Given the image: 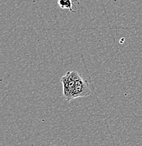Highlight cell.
Here are the masks:
<instances>
[{"label": "cell", "mask_w": 142, "mask_h": 146, "mask_svg": "<svg viewBox=\"0 0 142 146\" xmlns=\"http://www.w3.org/2000/svg\"><path fill=\"white\" fill-rule=\"evenodd\" d=\"M63 86V95L67 101L79 97L91 95L88 82L82 78L76 71H69L61 78Z\"/></svg>", "instance_id": "cell-1"}, {"label": "cell", "mask_w": 142, "mask_h": 146, "mask_svg": "<svg viewBox=\"0 0 142 146\" xmlns=\"http://www.w3.org/2000/svg\"><path fill=\"white\" fill-rule=\"evenodd\" d=\"M75 1H77V0H58V5L61 9H69L72 13H76V11L72 9Z\"/></svg>", "instance_id": "cell-2"}, {"label": "cell", "mask_w": 142, "mask_h": 146, "mask_svg": "<svg viewBox=\"0 0 142 146\" xmlns=\"http://www.w3.org/2000/svg\"><path fill=\"white\" fill-rule=\"evenodd\" d=\"M50 146H58V145H50Z\"/></svg>", "instance_id": "cell-3"}]
</instances>
